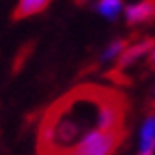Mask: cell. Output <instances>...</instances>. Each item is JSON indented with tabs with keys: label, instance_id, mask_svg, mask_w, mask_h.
Returning a JSON list of instances; mask_svg holds the SVG:
<instances>
[{
	"label": "cell",
	"instance_id": "ba28073f",
	"mask_svg": "<svg viewBox=\"0 0 155 155\" xmlns=\"http://www.w3.org/2000/svg\"><path fill=\"white\" fill-rule=\"evenodd\" d=\"M124 49H127V41L123 39H118V41H112L100 55V61L102 63H108V61H118L120 59V55L124 53Z\"/></svg>",
	"mask_w": 155,
	"mask_h": 155
},
{
	"label": "cell",
	"instance_id": "30bf717a",
	"mask_svg": "<svg viewBox=\"0 0 155 155\" xmlns=\"http://www.w3.org/2000/svg\"><path fill=\"white\" fill-rule=\"evenodd\" d=\"M78 2H92V0H78Z\"/></svg>",
	"mask_w": 155,
	"mask_h": 155
},
{
	"label": "cell",
	"instance_id": "6da1fadb",
	"mask_svg": "<svg viewBox=\"0 0 155 155\" xmlns=\"http://www.w3.org/2000/svg\"><path fill=\"white\" fill-rule=\"evenodd\" d=\"M102 92H82L59 102L47 114L41 129V143L47 155H65L86 133L98 129Z\"/></svg>",
	"mask_w": 155,
	"mask_h": 155
},
{
	"label": "cell",
	"instance_id": "7a4b0ae2",
	"mask_svg": "<svg viewBox=\"0 0 155 155\" xmlns=\"http://www.w3.org/2000/svg\"><path fill=\"white\" fill-rule=\"evenodd\" d=\"M118 143H120V131L92 129L65 155H114Z\"/></svg>",
	"mask_w": 155,
	"mask_h": 155
},
{
	"label": "cell",
	"instance_id": "9c48e42d",
	"mask_svg": "<svg viewBox=\"0 0 155 155\" xmlns=\"http://www.w3.org/2000/svg\"><path fill=\"white\" fill-rule=\"evenodd\" d=\"M149 61L155 65V43H153V49H151V53H149Z\"/></svg>",
	"mask_w": 155,
	"mask_h": 155
},
{
	"label": "cell",
	"instance_id": "3957f363",
	"mask_svg": "<svg viewBox=\"0 0 155 155\" xmlns=\"http://www.w3.org/2000/svg\"><path fill=\"white\" fill-rule=\"evenodd\" d=\"M151 49H153V41H151V39H139V41H131V43H127V49H124V53L120 55L118 65H120V68L135 65L139 59H143V57H149Z\"/></svg>",
	"mask_w": 155,
	"mask_h": 155
},
{
	"label": "cell",
	"instance_id": "8992f818",
	"mask_svg": "<svg viewBox=\"0 0 155 155\" xmlns=\"http://www.w3.org/2000/svg\"><path fill=\"white\" fill-rule=\"evenodd\" d=\"M49 2H51V0H18L16 10H15V16L25 18V16L39 15V12H43V10L49 6Z\"/></svg>",
	"mask_w": 155,
	"mask_h": 155
},
{
	"label": "cell",
	"instance_id": "52a82bcc",
	"mask_svg": "<svg viewBox=\"0 0 155 155\" xmlns=\"http://www.w3.org/2000/svg\"><path fill=\"white\" fill-rule=\"evenodd\" d=\"M96 10L104 18H116L120 12H124V4L123 0H96Z\"/></svg>",
	"mask_w": 155,
	"mask_h": 155
},
{
	"label": "cell",
	"instance_id": "5b68a950",
	"mask_svg": "<svg viewBox=\"0 0 155 155\" xmlns=\"http://www.w3.org/2000/svg\"><path fill=\"white\" fill-rule=\"evenodd\" d=\"M155 16V0H139L131 6H124V18L131 25H139Z\"/></svg>",
	"mask_w": 155,
	"mask_h": 155
},
{
	"label": "cell",
	"instance_id": "277c9868",
	"mask_svg": "<svg viewBox=\"0 0 155 155\" xmlns=\"http://www.w3.org/2000/svg\"><path fill=\"white\" fill-rule=\"evenodd\" d=\"M137 155H155V114L145 116L139 129Z\"/></svg>",
	"mask_w": 155,
	"mask_h": 155
}]
</instances>
